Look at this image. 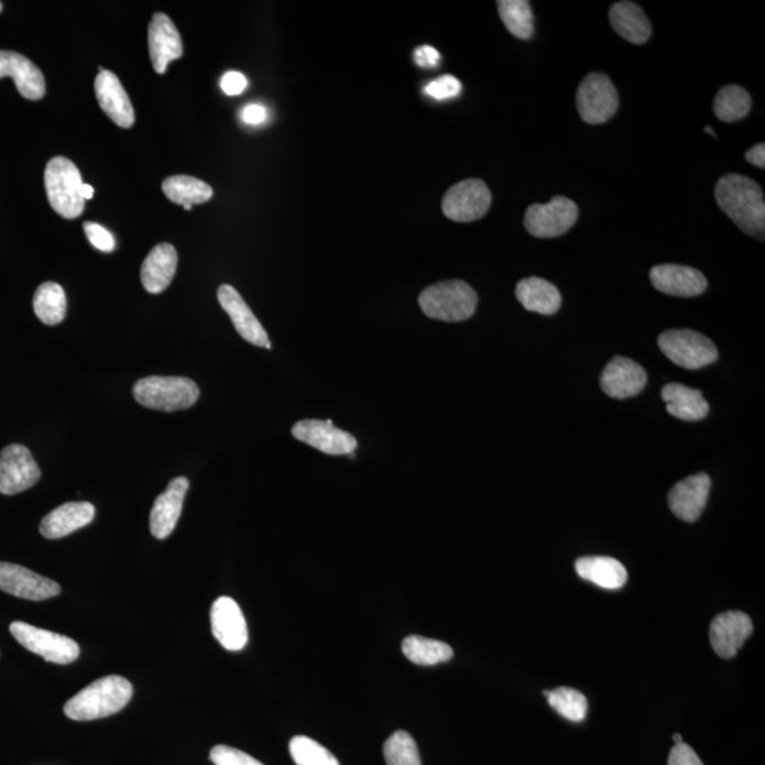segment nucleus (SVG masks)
<instances>
[{"label":"nucleus","mask_w":765,"mask_h":765,"mask_svg":"<svg viewBox=\"0 0 765 765\" xmlns=\"http://www.w3.org/2000/svg\"><path fill=\"white\" fill-rule=\"evenodd\" d=\"M720 209L740 227L745 234L764 240L765 204L762 187L742 175H725L714 189Z\"/></svg>","instance_id":"1"},{"label":"nucleus","mask_w":765,"mask_h":765,"mask_svg":"<svg viewBox=\"0 0 765 765\" xmlns=\"http://www.w3.org/2000/svg\"><path fill=\"white\" fill-rule=\"evenodd\" d=\"M133 696V686L122 676L111 675L88 685L64 706V713L76 722L108 718L121 712Z\"/></svg>","instance_id":"2"},{"label":"nucleus","mask_w":765,"mask_h":765,"mask_svg":"<svg viewBox=\"0 0 765 765\" xmlns=\"http://www.w3.org/2000/svg\"><path fill=\"white\" fill-rule=\"evenodd\" d=\"M419 308L428 318L444 323H462L476 314L478 295L463 281H442L419 294Z\"/></svg>","instance_id":"3"},{"label":"nucleus","mask_w":765,"mask_h":765,"mask_svg":"<svg viewBox=\"0 0 765 765\" xmlns=\"http://www.w3.org/2000/svg\"><path fill=\"white\" fill-rule=\"evenodd\" d=\"M200 390L194 380L179 376H151L138 380L133 397L143 407L157 412H179L194 407Z\"/></svg>","instance_id":"4"},{"label":"nucleus","mask_w":765,"mask_h":765,"mask_svg":"<svg viewBox=\"0 0 765 765\" xmlns=\"http://www.w3.org/2000/svg\"><path fill=\"white\" fill-rule=\"evenodd\" d=\"M83 185L80 171L70 160L56 156L48 162L44 172L48 204L64 219H77L86 209V200L81 197Z\"/></svg>","instance_id":"5"},{"label":"nucleus","mask_w":765,"mask_h":765,"mask_svg":"<svg viewBox=\"0 0 765 765\" xmlns=\"http://www.w3.org/2000/svg\"><path fill=\"white\" fill-rule=\"evenodd\" d=\"M666 358L688 370L709 367L718 360V348L704 335L690 329L666 330L658 339Z\"/></svg>","instance_id":"6"},{"label":"nucleus","mask_w":765,"mask_h":765,"mask_svg":"<svg viewBox=\"0 0 765 765\" xmlns=\"http://www.w3.org/2000/svg\"><path fill=\"white\" fill-rule=\"evenodd\" d=\"M9 630L23 648L42 656L47 663L68 665L80 656V646L66 635L37 629V626L22 623V621H14Z\"/></svg>","instance_id":"7"},{"label":"nucleus","mask_w":765,"mask_h":765,"mask_svg":"<svg viewBox=\"0 0 765 765\" xmlns=\"http://www.w3.org/2000/svg\"><path fill=\"white\" fill-rule=\"evenodd\" d=\"M619 106V92L605 74H589L577 90V110L582 121L591 125L611 120Z\"/></svg>","instance_id":"8"},{"label":"nucleus","mask_w":765,"mask_h":765,"mask_svg":"<svg viewBox=\"0 0 765 765\" xmlns=\"http://www.w3.org/2000/svg\"><path fill=\"white\" fill-rule=\"evenodd\" d=\"M491 201V190L485 182L467 179L447 192L442 199V211L449 220L457 223H471L488 214Z\"/></svg>","instance_id":"9"},{"label":"nucleus","mask_w":765,"mask_h":765,"mask_svg":"<svg viewBox=\"0 0 765 765\" xmlns=\"http://www.w3.org/2000/svg\"><path fill=\"white\" fill-rule=\"evenodd\" d=\"M579 217V207L567 197L556 196L546 205H532L525 215L526 230L539 239H553L571 229Z\"/></svg>","instance_id":"10"},{"label":"nucleus","mask_w":765,"mask_h":765,"mask_svg":"<svg viewBox=\"0 0 765 765\" xmlns=\"http://www.w3.org/2000/svg\"><path fill=\"white\" fill-rule=\"evenodd\" d=\"M42 472L32 452L21 444H12L0 452V493L17 495L31 490Z\"/></svg>","instance_id":"11"},{"label":"nucleus","mask_w":765,"mask_h":765,"mask_svg":"<svg viewBox=\"0 0 765 765\" xmlns=\"http://www.w3.org/2000/svg\"><path fill=\"white\" fill-rule=\"evenodd\" d=\"M0 590L19 599L44 601L61 594L62 587L26 567L0 561Z\"/></svg>","instance_id":"12"},{"label":"nucleus","mask_w":765,"mask_h":765,"mask_svg":"<svg viewBox=\"0 0 765 765\" xmlns=\"http://www.w3.org/2000/svg\"><path fill=\"white\" fill-rule=\"evenodd\" d=\"M293 436L300 442L319 449L328 456H350L358 447L357 438L335 427L330 419H304L293 427Z\"/></svg>","instance_id":"13"},{"label":"nucleus","mask_w":765,"mask_h":765,"mask_svg":"<svg viewBox=\"0 0 765 765\" xmlns=\"http://www.w3.org/2000/svg\"><path fill=\"white\" fill-rule=\"evenodd\" d=\"M211 633L227 651H241L249 643L243 611L230 597H219L211 605Z\"/></svg>","instance_id":"14"},{"label":"nucleus","mask_w":765,"mask_h":765,"mask_svg":"<svg viewBox=\"0 0 765 765\" xmlns=\"http://www.w3.org/2000/svg\"><path fill=\"white\" fill-rule=\"evenodd\" d=\"M753 633V623L742 611H725L710 624V644L720 658L730 659L739 653Z\"/></svg>","instance_id":"15"},{"label":"nucleus","mask_w":765,"mask_h":765,"mask_svg":"<svg viewBox=\"0 0 765 765\" xmlns=\"http://www.w3.org/2000/svg\"><path fill=\"white\" fill-rule=\"evenodd\" d=\"M217 298H219L221 308L229 315L241 338L254 347L271 349L270 338L263 325L255 318L253 310L233 286L221 285L217 291Z\"/></svg>","instance_id":"16"},{"label":"nucleus","mask_w":765,"mask_h":765,"mask_svg":"<svg viewBox=\"0 0 765 765\" xmlns=\"http://www.w3.org/2000/svg\"><path fill=\"white\" fill-rule=\"evenodd\" d=\"M187 491H189L187 478L177 477L170 482L166 491L156 498L151 511L150 527L152 536L157 540L166 539L175 531L184 511Z\"/></svg>","instance_id":"17"},{"label":"nucleus","mask_w":765,"mask_h":765,"mask_svg":"<svg viewBox=\"0 0 765 765\" xmlns=\"http://www.w3.org/2000/svg\"><path fill=\"white\" fill-rule=\"evenodd\" d=\"M147 43L153 70L165 74L171 62L177 61L184 54V44L179 32L165 13L153 14L147 31Z\"/></svg>","instance_id":"18"},{"label":"nucleus","mask_w":765,"mask_h":765,"mask_svg":"<svg viewBox=\"0 0 765 765\" xmlns=\"http://www.w3.org/2000/svg\"><path fill=\"white\" fill-rule=\"evenodd\" d=\"M646 380L648 376L641 364L629 358L615 357L602 372L600 384L606 396L624 400L643 392Z\"/></svg>","instance_id":"19"},{"label":"nucleus","mask_w":765,"mask_h":765,"mask_svg":"<svg viewBox=\"0 0 765 765\" xmlns=\"http://www.w3.org/2000/svg\"><path fill=\"white\" fill-rule=\"evenodd\" d=\"M710 488L712 480L703 472L676 483L668 495L670 511L680 521H698L708 502Z\"/></svg>","instance_id":"20"},{"label":"nucleus","mask_w":765,"mask_h":765,"mask_svg":"<svg viewBox=\"0 0 765 765\" xmlns=\"http://www.w3.org/2000/svg\"><path fill=\"white\" fill-rule=\"evenodd\" d=\"M649 276L656 289L670 296L692 298V296L702 295L708 288L706 276L692 266L656 265L651 270Z\"/></svg>","instance_id":"21"},{"label":"nucleus","mask_w":765,"mask_h":765,"mask_svg":"<svg viewBox=\"0 0 765 765\" xmlns=\"http://www.w3.org/2000/svg\"><path fill=\"white\" fill-rule=\"evenodd\" d=\"M96 96L102 111L111 118L118 127L128 130L135 122V112L128 97L125 88L122 87L116 74L103 70L96 78Z\"/></svg>","instance_id":"22"},{"label":"nucleus","mask_w":765,"mask_h":765,"mask_svg":"<svg viewBox=\"0 0 765 765\" xmlns=\"http://www.w3.org/2000/svg\"><path fill=\"white\" fill-rule=\"evenodd\" d=\"M11 77L18 91L26 100H42L46 94V81L36 64L14 52L0 51V78Z\"/></svg>","instance_id":"23"},{"label":"nucleus","mask_w":765,"mask_h":765,"mask_svg":"<svg viewBox=\"0 0 765 765\" xmlns=\"http://www.w3.org/2000/svg\"><path fill=\"white\" fill-rule=\"evenodd\" d=\"M96 507L90 502H68L48 513L41 523V533L46 539L56 540L90 525Z\"/></svg>","instance_id":"24"},{"label":"nucleus","mask_w":765,"mask_h":765,"mask_svg":"<svg viewBox=\"0 0 765 765\" xmlns=\"http://www.w3.org/2000/svg\"><path fill=\"white\" fill-rule=\"evenodd\" d=\"M177 270L174 245L161 243L153 247L141 266V283L150 294H161L171 285Z\"/></svg>","instance_id":"25"},{"label":"nucleus","mask_w":765,"mask_h":765,"mask_svg":"<svg viewBox=\"0 0 765 765\" xmlns=\"http://www.w3.org/2000/svg\"><path fill=\"white\" fill-rule=\"evenodd\" d=\"M666 412L684 422H699L709 414V403L700 390L679 383H669L663 389Z\"/></svg>","instance_id":"26"},{"label":"nucleus","mask_w":765,"mask_h":765,"mask_svg":"<svg viewBox=\"0 0 765 765\" xmlns=\"http://www.w3.org/2000/svg\"><path fill=\"white\" fill-rule=\"evenodd\" d=\"M577 575L605 590H619L629 579L623 562L605 556L581 557L576 561Z\"/></svg>","instance_id":"27"},{"label":"nucleus","mask_w":765,"mask_h":765,"mask_svg":"<svg viewBox=\"0 0 765 765\" xmlns=\"http://www.w3.org/2000/svg\"><path fill=\"white\" fill-rule=\"evenodd\" d=\"M610 23L612 29L624 41L634 44H644L649 41L653 26L646 18L643 9L633 2H619L610 9Z\"/></svg>","instance_id":"28"},{"label":"nucleus","mask_w":765,"mask_h":765,"mask_svg":"<svg viewBox=\"0 0 765 765\" xmlns=\"http://www.w3.org/2000/svg\"><path fill=\"white\" fill-rule=\"evenodd\" d=\"M517 300L523 308L540 315H553L560 309V291L549 281L531 276L516 285Z\"/></svg>","instance_id":"29"},{"label":"nucleus","mask_w":765,"mask_h":765,"mask_svg":"<svg viewBox=\"0 0 765 765\" xmlns=\"http://www.w3.org/2000/svg\"><path fill=\"white\" fill-rule=\"evenodd\" d=\"M162 190L167 199L184 206L187 211L192 210V206L206 204L214 197V189L210 185L186 175L167 177L162 184Z\"/></svg>","instance_id":"30"},{"label":"nucleus","mask_w":765,"mask_h":765,"mask_svg":"<svg viewBox=\"0 0 765 765\" xmlns=\"http://www.w3.org/2000/svg\"><path fill=\"white\" fill-rule=\"evenodd\" d=\"M36 317L48 327H56L66 318L67 298L63 286L57 283H44L36 289L33 298Z\"/></svg>","instance_id":"31"},{"label":"nucleus","mask_w":765,"mask_h":765,"mask_svg":"<svg viewBox=\"0 0 765 765\" xmlns=\"http://www.w3.org/2000/svg\"><path fill=\"white\" fill-rule=\"evenodd\" d=\"M402 651L408 660L422 666L448 663L453 656V651L448 644L419 635L407 636L403 641Z\"/></svg>","instance_id":"32"},{"label":"nucleus","mask_w":765,"mask_h":765,"mask_svg":"<svg viewBox=\"0 0 765 765\" xmlns=\"http://www.w3.org/2000/svg\"><path fill=\"white\" fill-rule=\"evenodd\" d=\"M752 108V97L740 86H725L714 98L713 110L715 117L723 122H737L743 120Z\"/></svg>","instance_id":"33"},{"label":"nucleus","mask_w":765,"mask_h":765,"mask_svg":"<svg viewBox=\"0 0 765 765\" xmlns=\"http://www.w3.org/2000/svg\"><path fill=\"white\" fill-rule=\"evenodd\" d=\"M498 12L507 31L522 41L532 37L533 12L527 0H501L498 2Z\"/></svg>","instance_id":"34"},{"label":"nucleus","mask_w":765,"mask_h":765,"mask_svg":"<svg viewBox=\"0 0 765 765\" xmlns=\"http://www.w3.org/2000/svg\"><path fill=\"white\" fill-rule=\"evenodd\" d=\"M545 696L549 699V704L557 713L571 720V722H582L586 719L589 703L584 695L571 688H557L546 690Z\"/></svg>","instance_id":"35"},{"label":"nucleus","mask_w":765,"mask_h":765,"mask_svg":"<svg viewBox=\"0 0 765 765\" xmlns=\"http://www.w3.org/2000/svg\"><path fill=\"white\" fill-rule=\"evenodd\" d=\"M289 753L296 765H340L327 747L306 735L291 740Z\"/></svg>","instance_id":"36"},{"label":"nucleus","mask_w":765,"mask_h":765,"mask_svg":"<svg viewBox=\"0 0 765 765\" xmlns=\"http://www.w3.org/2000/svg\"><path fill=\"white\" fill-rule=\"evenodd\" d=\"M383 754L387 765H422L417 744L404 730L390 735L383 745Z\"/></svg>","instance_id":"37"},{"label":"nucleus","mask_w":765,"mask_h":765,"mask_svg":"<svg viewBox=\"0 0 765 765\" xmlns=\"http://www.w3.org/2000/svg\"><path fill=\"white\" fill-rule=\"evenodd\" d=\"M210 759L215 765H264L250 754L225 744L215 745L211 748Z\"/></svg>","instance_id":"38"},{"label":"nucleus","mask_w":765,"mask_h":765,"mask_svg":"<svg viewBox=\"0 0 765 765\" xmlns=\"http://www.w3.org/2000/svg\"><path fill=\"white\" fill-rule=\"evenodd\" d=\"M462 91V84L453 76H442L429 83L424 92L434 100H448L456 98Z\"/></svg>","instance_id":"39"},{"label":"nucleus","mask_w":765,"mask_h":765,"mask_svg":"<svg viewBox=\"0 0 765 765\" xmlns=\"http://www.w3.org/2000/svg\"><path fill=\"white\" fill-rule=\"evenodd\" d=\"M84 231H86L87 239L90 243L96 247L97 250L102 251V253H112L116 250V239L107 229H103L101 225L92 223V221H86L84 223Z\"/></svg>","instance_id":"40"},{"label":"nucleus","mask_w":765,"mask_h":765,"mask_svg":"<svg viewBox=\"0 0 765 765\" xmlns=\"http://www.w3.org/2000/svg\"><path fill=\"white\" fill-rule=\"evenodd\" d=\"M668 765H703V763L690 745L679 743L670 752Z\"/></svg>","instance_id":"41"},{"label":"nucleus","mask_w":765,"mask_h":765,"mask_svg":"<svg viewBox=\"0 0 765 765\" xmlns=\"http://www.w3.org/2000/svg\"><path fill=\"white\" fill-rule=\"evenodd\" d=\"M220 86L221 90H223L227 96L236 97L240 96V94H243L247 90L249 81H247L244 74L239 72H229L225 74L223 78H221Z\"/></svg>","instance_id":"42"},{"label":"nucleus","mask_w":765,"mask_h":765,"mask_svg":"<svg viewBox=\"0 0 765 765\" xmlns=\"http://www.w3.org/2000/svg\"><path fill=\"white\" fill-rule=\"evenodd\" d=\"M414 61H416L418 67L436 68L439 62H441V54L431 46H422L414 53Z\"/></svg>","instance_id":"43"},{"label":"nucleus","mask_w":765,"mask_h":765,"mask_svg":"<svg viewBox=\"0 0 765 765\" xmlns=\"http://www.w3.org/2000/svg\"><path fill=\"white\" fill-rule=\"evenodd\" d=\"M240 117L241 120L249 123V125H260V123L266 121L269 112H266L263 106H259V103H250V106H245L243 110H241Z\"/></svg>","instance_id":"44"},{"label":"nucleus","mask_w":765,"mask_h":765,"mask_svg":"<svg viewBox=\"0 0 765 765\" xmlns=\"http://www.w3.org/2000/svg\"><path fill=\"white\" fill-rule=\"evenodd\" d=\"M745 161L750 162V164L762 167L764 170L765 167V145L764 143H757V145H754L752 150H748L745 152Z\"/></svg>","instance_id":"45"},{"label":"nucleus","mask_w":765,"mask_h":765,"mask_svg":"<svg viewBox=\"0 0 765 765\" xmlns=\"http://www.w3.org/2000/svg\"><path fill=\"white\" fill-rule=\"evenodd\" d=\"M94 196V187L90 185H83L81 197L84 200H90Z\"/></svg>","instance_id":"46"},{"label":"nucleus","mask_w":765,"mask_h":765,"mask_svg":"<svg viewBox=\"0 0 765 765\" xmlns=\"http://www.w3.org/2000/svg\"><path fill=\"white\" fill-rule=\"evenodd\" d=\"M674 742H675L676 744L684 743V742H682V735H680V734H674Z\"/></svg>","instance_id":"47"},{"label":"nucleus","mask_w":765,"mask_h":765,"mask_svg":"<svg viewBox=\"0 0 765 765\" xmlns=\"http://www.w3.org/2000/svg\"><path fill=\"white\" fill-rule=\"evenodd\" d=\"M704 131L708 132V133H710V135L715 136V135H714V132L712 131V128L706 127V130H704Z\"/></svg>","instance_id":"48"},{"label":"nucleus","mask_w":765,"mask_h":765,"mask_svg":"<svg viewBox=\"0 0 765 765\" xmlns=\"http://www.w3.org/2000/svg\"><path fill=\"white\" fill-rule=\"evenodd\" d=\"M2 9H3L2 3H0V12H2Z\"/></svg>","instance_id":"49"}]
</instances>
